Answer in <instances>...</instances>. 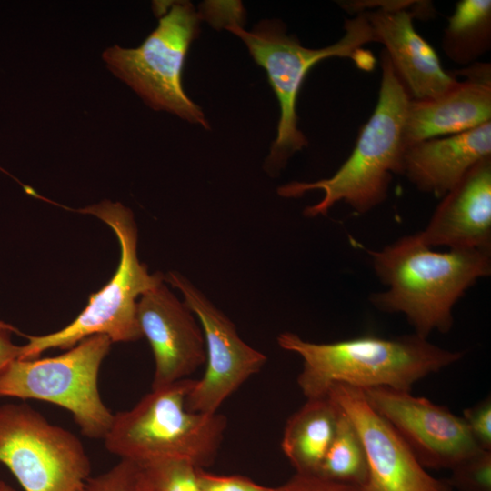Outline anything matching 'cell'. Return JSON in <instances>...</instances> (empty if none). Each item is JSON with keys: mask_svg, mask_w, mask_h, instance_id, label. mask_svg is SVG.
<instances>
[{"mask_svg": "<svg viewBox=\"0 0 491 491\" xmlns=\"http://www.w3.org/2000/svg\"><path fill=\"white\" fill-rule=\"evenodd\" d=\"M376 276L388 288L371 295L379 310L402 313L422 337L453 326V307L479 278L491 273V250L437 252L418 233L379 251H368Z\"/></svg>", "mask_w": 491, "mask_h": 491, "instance_id": "6da1fadb", "label": "cell"}, {"mask_svg": "<svg viewBox=\"0 0 491 491\" xmlns=\"http://www.w3.org/2000/svg\"><path fill=\"white\" fill-rule=\"evenodd\" d=\"M277 343L302 358L297 384L306 399L326 396L336 384L359 389L386 386L411 391L417 381L463 356L461 352L444 349L416 333L315 343L293 332H283Z\"/></svg>", "mask_w": 491, "mask_h": 491, "instance_id": "7a4b0ae2", "label": "cell"}, {"mask_svg": "<svg viewBox=\"0 0 491 491\" xmlns=\"http://www.w3.org/2000/svg\"><path fill=\"white\" fill-rule=\"evenodd\" d=\"M382 78L376 108L361 128L350 156L329 178L298 182L277 188L282 197L296 198L313 190L323 198L304 210L305 216H326L343 201L357 213H366L387 197L392 176L403 174L404 127L411 100L385 50L381 52Z\"/></svg>", "mask_w": 491, "mask_h": 491, "instance_id": "3957f363", "label": "cell"}, {"mask_svg": "<svg viewBox=\"0 0 491 491\" xmlns=\"http://www.w3.org/2000/svg\"><path fill=\"white\" fill-rule=\"evenodd\" d=\"M226 29L244 42L255 62L266 70L279 103L277 135L264 165L266 172L274 176L308 144L298 128L296 114L298 93L308 71L330 57L351 58L360 68L361 64L364 69L372 68L375 58L362 46L377 39L364 13L346 19L344 35L319 49L303 46L297 38L286 34V25L278 19L262 20L250 31L240 25Z\"/></svg>", "mask_w": 491, "mask_h": 491, "instance_id": "277c9868", "label": "cell"}, {"mask_svg": "<svg viewBox=\"0 0 491 491\" xmlns=\"http://www.w3.org/2000/svg\"><path fill=\"white\" fill-rule=\"evenodd\" d=\"M195 379L185 378L152 389L132 408L114 414L103 438L121 459L146 464L180 459L196 467L211 466L227 426L222 414L189 411L185 399Z\"/></svg>", "mask_w": 491, "mask_h": 491, "instance_id": "5b68a950", "label": "cell"}, {"mask_svg": "<svg viewBox=\"0 0 491 491\" xmlns=\"http://www.w3.org/2000/svg\"><path fill=\"white\" fill-rule=\"evenodd\" d=\"M78 212L93 215L116 235L121 258L112 279L92 294L85 308L64 328L44 336H26L18 359H35L52 348L69 349L97 334L113 342H132L143 337L137 320V298L165 281V275L150 274L137 256L138 231L132 211L116 202L103 201Z\"/></svg>", "mask_w": 491, "mask_h": 491, "instance_id": "8992f818", "label": "cell"}, {"mask_svg": "<svg viewBox=\"0 0 491 491\" xmlns=\"http://www.w3.org/2000/svg\"><path fill=\"white\" fill-rule=\"evenodd\" d=\"M156 7L157 27L136 48L115 45L103 53L108 68L127 84L147 105L164 110L204 128L209 124L182 85L184 64L199 34L201 16L189 1Z\"/></svg>", "mask_w": 491, "mask_h": 491, "instance_id": "52a82bcc", "label": "cell"}, {"mask_svg": "<svg viewBox=\"0 0 491 491\" xmlns=\"http://www.w3.org/2000/svg\"><path fill=\"white\" fill-rule=\"evenodd\" d=\"M111 344L97 334L54 357L15 359L0 373V397L57 405L73 415L84 436L103 439L114 414L100 396L98 375Z\"/></svg>", "mask_w": 491, "mask_h": 491, "instance_id": "ba28073f", "label": "cell"}, {"mask_svg": "<svg viewBox=\"0 0 491 491\" xmlns=\"http://www.w3.org/2000/svg\"><path fill=\"white\" fill-rule=\"evenodd\" d=\"M0 465L24 491H79L91 473L80 439L26 404L0 406Z\"/></svg>", "mask_w": 491, "mask_h": 491, "instance_id": "9c48e42d", "label": "cell"}, {"mask_svg": "<svg viewBox=\"0 0 491 491\" xmlns=\"http://www.w3.org/2000/svg\"><path fill=\"white\" fill-rule=\"evenodd\" d=\"M165 281L183 295L205 336V370L201 379L195 380L185 406L192 412L217 413L231 395L262 369L267 357L246 343L233 321L184 275L170 271Z\"/></svg>", "mask_w": 491, "mask_h": 491, "instance_id": "30bf717a", "label": "cell"}, {"mask_svg": "<svg viewBox=\"0 0 491 491\" xmlns=\"http://www.w3.org/2000/svg\"><path fill=\"white\" fill-rule=\"evenodd\" d=\"M372 408L396 431L424 468L451 469L482 450L462 418L447 407L386 386L361 389Z\"/></svg>", "mask_w": 491, "mask_h": 491, "instance_id": "8fae6325", "label": "cell"}, {"mask_svg": "<svg viewBox=\"0 0 491 491\" xmlns=\"http://www.w3.org/2000/svg\"><path fill=\"white\" fill-rule=\"evenodd\" d=\"M425 1L357 0L356 13H364L377 42L385 45L391 64L412 100L435 99L456 83L446 71L433 47L416 31L413 18L418 17Z\"/></svg>", "mask_w": 491, "mask_h": 491, "instance_id": "7c38bea8", "label": "cell"}, {"mask_svg": "<svg viewBox=\"0 0 491 491\" xmlns=\"http://www.w3.org/2000/svg\"><path fill=\"white\" fill-rule=\"evenodd\" d=\"M345 413L363 444L368 477L362 491H451L428 474L393 426L359 388L336 384L327 395Z\"/></svg>", "mask_w": 491, "mask_h": 491, "instance_id": "4fadbf2b", "label": "cell"}, {"mask_svg": "<svg viewBox=\"0 0 491 491\" xmlns=\"http://www.w3.org/2000/svg\"><path fill=\"white\" fill-rule=\"evenodd\" d=\"M137 320L154 354L152 389L188 378L205 364V342L200 323L164 282L140 296Z\"/></svg>", "mask_w": 491, "mask_h": 491, "instance_id": "5bb4252c", "label": "cell"}, {"mask_svg": "<svg viewBox=\"0 0 491 491\" xmlns=\"http://www.w3.org/2000/svg\"><path fill=\"white\" fill-rule=\"evenodd\" d=\"M466 77L444 95L430 100H410L404 143L409 145L476 128L491 121V65L476 62L452 72Z\"/></svg>", "mask_w": 491, "mask_h": 491, "instance_id": "9a60e30c", "label": "cell"}, {"mask_svg": "<svg viewBox=\"0 0 491 491\" xmlns=\"http://www.w3.org/2000/svg\"><path fill=\"white\" fill-rule=\"evenodd\" d=\"M418 234L430 247L491 250V156L475 165L442 197Z\"/></svg>", "mask_w": 491, "mask_h": 491, "instance_id": "2e32d148", "label": "cell"}, {"mask_svg": "<svg viewBox=\"0 0 491 491\" xmlns=\"http://www.w3.org/2000/svg\"><path fill=\"white\" fill-rule=\"evenodd\" d=\"M491 156V121L471 130L406 147L403 174L420 191L442 198L478 162Z\"/></svg>", "mask_w": 491, "mask_h": 491, "instance_id": "e0dca14e", "label": "cell"}, {"mask_svg": "<svg viewBox=\"0 0 491 491\" xmlns=\"http://www.w3.org/2000/svg\"><path fill=\"white\" fill-rule=\"evenodd\" d=\"M338 407L328 396L308 398L287 420L281 448L296 473L316 475L333 440Z\"/></svg>", "mask_w": 491, "mask_h": 491, "instance_id": "ac0fdd59", "label": "cell"}, {"mask_svg": "<svg viewBox=\"0 0 491 491\" xmlns=\"http://www.w3.org/2000/svg\"><path fill=\"white\" fill-rule=\"evenodd\" d=\"M491 47V1L460 0L447 18L442 49L454 63L468 66Z\"/></svg>", "mask_w": 491, "mask_h": 491, "instance_id": "d6986e66", "label": "cell"}, {"mask_svg": "<svg viewBox=\"0 0 491 491\" xmlns=\"http://www.w3.org/2000/svg\"><path fill=\"white\" fill-rule=\"evenodd\" d=\"M337 407L336 432L316 476L362 489L368 477L365 449L356 428Z\"/></svg>", "mask_w": 491, "mask_h": 491, "instance_id": "ffe728a7", "label": "cell"}, {"mask_svg": "<svg viewBox=\"0 0 491 491\" xmlns=\"http://www.w3.org/2000/svg\"><path fill=\"white\" fill-rule=\"evenodd\" d=\"M145 491H201L196 466L180 459L139 464Z\"/></svg>", "mask_w": 491, "mask_h": 491, "instance_id": "44dd1931", "label": "cell"}, {"mask_svg": "<svg viewBox=\"0 0 491 491\" xmlns=\"http://www.w3.org/2000/svg\"><path fill=\"white\" fill-rule=\"evenodd\" d=\"M445 480L459 491H491V450H480L456 465Z\"/></svg>", "mask_w": 491, "mask_h": 491, "instance_id": "7402d4cb", "label": "cell"}, {"mask_svg": "<svg viewBox=\"0 0 491 491\" xmlns=\"http://www.w3.org/2000/svg\"><path fill=\"white\" fill-rule=\"evenodd\" d=\"M79 491H145L139 464L121 459L108 471L90 476Z\"/></svg>", "mask_w": 491, "mask_h": 491, "instance_id": "603a6c76", "label": "cell"}, {"mask_svg": "<svg viewBox=\"0 0 491 491\" xmlns=\"http://www.w3.org/2000/svg\"><path fill=\"white\" fill-rule=\"evenodd\" d=\"M476 444L482 450H491V398L490 396L466 408L463 416Z\"/></svg>", "mask_w": 491, "mask_h": 491, "instance_id": "cb8c5ba5", "label": "cell"}, {"mask_svg": "<svg viewBox=\"0 0 491 491\" xmlns=\"http://www.w3.org/2000/svg\"><path fill=\"white\" fill-rule=\"evenodd\" d=\"M196 475L201 491H273V487L239 475H217L202 467L196 468Z\"/></svg>", "mask_w": 491, "mask_h": 491, "instance_id": "d4e9b609", "label": "cell"}, {"mask_svg": "<svg viewBox=\"0 0 491 491\" xmlns=\"http://www.w3.org/2000/svg\"><path fill=\"white\" fill-rule=\"evenodd\" d=\"M273 491H362L360 488L334 482L316 475L296 473L283 485L273 487Z\"/></svg>", "mask_w": 491, "mask_h": 491, "instance_id": "484cf974", "label": "cell"}, {"mask_svg": "<svg viewBox=\"0 0 491 491\" xmlns=\"http://www.w3.org/2000/svg\"><path fill=\"white\" fill-rule=\"evenodd\" d=\"M13 332L17 331L12 326L0 321V373L21 355L22 346L13 343Z\"/></svg>", "mask_w": 491, "mask_h": 491, "instance_id": "4316f807", "label": "cell"}, {"mask_svg": "<svg viewBox=\"0 0 491 491\" xmlns=\"http://www.w3.org/2000/svg\"><path fill=\"white\" fill-rule=\"evenodd\" d=\"M6 486L7 485L5 482L0 480V491H5Z\"/></svg>", "mask_w": 491, "mask_h": 491, "instance_id": "83f0119b", "label": "cell"}, {"mask_svg": "<svg viewBox=\"0 0 491 491\" xmlns=\"http://www.w3.org/2000/svg\"><path fill=\"white\" fill-rule=\"evenodd\" d=\"M5 491H15L13 487H11L10 486H6Z\"/></svg>", "mask_w": 491, "mask_h": 491, "instance_id": "f1b7e54d", "label": "cell"}]
</instances>
